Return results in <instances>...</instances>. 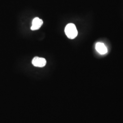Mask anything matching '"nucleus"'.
I'll list each match as a JSON object with an SVG mask.
<instances>
[{
    "mask_svg": "<svg viewBox=\"0 0 123 123\" xmlns=\"http://www.w3.org/2000/svg\"><path fill=\"white\" fill-rule=\"evenodd\" d=\"M65 32L66 36L69 39H74L78 35V31L74 24H68L65 28Z\"/></svg>",
    "mask_w": 123,
    "mask_h": 123,
    "instance_id": "1",
    "label": "nucleus"
},
{
    "mask_svg": "<svg viewBox=\"0 0 123 123\" xmlns=\"http://www.w3.org/2000/svg\"><path fill=\"white\" fill-rule=\"evenodd\" d=\"M46 60L42 57H35L33 58L32 60V64L33 65V66L37 67H43L46 65Z\"/></svg>",
    "mask_w": 123,
    "mask_h": 123,
    "instance_id": "2",
    "label": "nucleus"
},
{
    "mask_svg": "<svg viewBox=\"0 0 123 123\" xmlns=\"http://www.w3.org/2000/svg\"><path fill=\"white\" fill-rule=\"evenodd\" d=\"M43 24V21L39 18H36L33 19L32 22V26H31V30L34 31L39 29Z\"/></svg>",
    "mask_w": 123,
    "mask_h": 123,
    "instance_id": "3",
    "label": "nucleus"
},
{
    "mask_svg": "<svg viewBox=\"0 0 123 123\" xmlns=\"http://www.w3.org/2000/svg\"><path fill=\"white\" fill-rule=\"evenodd\" d=\"M97 52L101 54H105L107 53V49L103 43H98L95 47Z\"/></svg>",
    "mask_w": 123,
    "mask_h": 123,
    "instance_id": "4",
    "label": "nucleus"
}]
</instances>
